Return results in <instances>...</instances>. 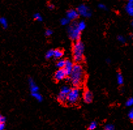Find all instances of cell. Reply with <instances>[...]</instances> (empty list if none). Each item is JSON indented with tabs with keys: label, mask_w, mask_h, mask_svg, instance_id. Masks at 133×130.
Listing matches in <instances>:
<instances>
[{
	"label": "cell",
	"mask_w": 133,
	"mask_h": 130,
	"mask_svg": "<svg viewBox=\"0 0 133 130\" xmlns=\"http://www.w3.org/2000/svg\"><path fill=\"white\" fill-rule=\"evenodd\" d=\"M106 61H107V62L108 63V64H110V63L111 62V60H110L109 58H108V59H107V60H106Z\"/></svg>",
	"instance_id": "obj_32"
},
{
	"label": "cell",
	"mask_w": 133,
	"mask_h": 130,
	"mask_svg": "<svg viewBox=\"0 0 133 130\" xmlns=\"http://www.w3.org/2000/svg\"><path fill=\"white\" fill-rule=\"evenodd\" d=\"M85 47L82 41H76L72 48L73 59L76 64H80L84 60V54Z\"/></svg>",
	"instance_id": "obj_2"
},
{
	"label": "cell",
	"mask_w": 133,
	"mask_h": 130,
	"mask_svg": "<svg viewBox=\"0 0 133 130\" xmlns=\"http://www.w3.org/2000/svg\"><path fill=\"white\" fill-rule=\"evenodd\" d=\"M6 118L4 116L0 114V123H5Z\"/></svg>",
	"instance_id": "obj_28"
},
{
	"label": "cell",
	"mask_w": 133,
	"mask_h": 130,
	"mask_svg": "<svg viewBox=\"0 0 133 130\" xmlns=\"http://www.w3.org/2000/svg\"><path fill=\"white\" fill-rule=\"evenodd\" d=\"M132 105H133V98L131 97L127 100L126 103H125V105H126L127 107H131L132 106Z\"/></svg>",
	"instance_id": "obj_24"
},
{
	"label": "cell",
	"mask_w": 133,
	"mask_h": 130,
	"mask_svg": "<svg viewBox=\"0 0 133 130\" xmlns=\"http://www.w3.org/2000/svg\"><path fill=\"white\" fill-rule=\"evenodd\" d=\"M117 40H118L121 43H122V44H125V42H126V39H125V37H124V36L121 35L117 36Z\"/></svg>",
	"instance_id": "obj_25"
},
{
	"label": "cell",
	"mask_w": 133,
	"mask_h": 130,
	"mask_svg": "<svg viewBox=\"0 0 133 130\" xmlns=\"http://www.w3.org/2000/svg\"><path fill=\"white\" fill-rule=\"evenodd\" d=\"M125 10H126L127 13L129 14L130 16H132L133 15V2H128L127 4L126 7H125Z\"/></svg>",
	"instance_id": "obj_12"
},
{
	"label": "cell",
	"mask_w": 133,
	"mask_h": 130,
	"mask_svg": "<svg viewBox=\"0 0 133 130\" xmlns=\"http://www.w3.org/2000/svg\"><path fill=\"white\" fill-rule=\"evenodd\" d=\"M79 15L77 11L75 9H70L66 13V18L71 20H75L78 18Z\"/></svg>",
	"instance_id": "obj_9"
},
{
	"label": "cell",
	"mask_w": 133,
	"mask_h": 130,
	"mask_svg": "<svg viewBox=\"0 0 133 130\" xmlns=\"http://www.w3.org/2000/svg\"><path fill=\"white\" fill-rule=\"evenodd\" d=\"M5 128V123H0V130H4Z\"/></svg>",
	"instance_id": "obj_30"
},
{
	"label": "cell",
	"mask_w": 133,
	"mask_h": 130,
	"mask_svg": "<svg viewBox=\"0 0 133 130\" xmlns=\"http://www.w3.org/2000/svg\"><path fill=\"white\" fill-rule=\"evenodd\" d=\"M65 60L61 59V60H59L57 62V64H56V66H57V67L59 68V69H63L64 66H65Z\"/></svg>",
	"instance_id": "obj_18"
},
{
	"label": "cell",
	"mask_w": 133,
	"mask_h": 130,
	"mask_svg": "<svg viewBox=\"0 0 133 130\" xmlns=\"http://www.w3.org/2000/svg\"><path fill=\"white\" fill-rule=\"evenodd\" d=\"M128 2H133V0H128Z\"/></svg>",
	"instance_id": "obj_33"
},
{
	"label": "cell",
	"mask_w": 133,
	"mask_h": 130,
	"mask_svg": "<svg viewBox=\"0 0 133 130\" xmlns=\"http://www.w3.org/2000/svg\"><path fill=\"white\" fill-rule=\"evenodd\" d=\"M33 17H34V18H35V20H37V21H39V22L43 21V17H42L40 13H35V15H33Z\"/></svg>",
	"instance_id": "obj_22"
},
{
	"label": "cell",
	"mask_w": 133,
	"mask_h": 130,
	"mask_svg": "<svg viewBox=\"0 0 133 130\" xmlns=\"http://www.w3.org/2000/svg\"><path fill=\"white\" fill-rule=\"evenodd\" d=\"M98 8L101 9L102 10H104V11H107V7L104 4H99L98 5Z\"/></svg>",
	"instance_id": "obj_29"
},
{
	"label": "cell",
	"mask_w": 133,
	"mask_h": 130,
	"mask_svg": "<svg viewBox=\"0 0 133 130\" xmlns=\"http://www.w3.org/2000/svg\"><path fill=\"white\" fill-rule=\"evenodd\" d=\"M77 12L79 15H81L83 17L89 18L91 16L92 13L89 7L86 6L85 5H80L77 9Z\"/></svg>",
	"instance_id": "obj_6"
},
{
	"label": "cell",
	"mask_w": 133,
	"mask_h": 130,
	"mask_svg": "<svg viewBox=\"0 0 133 130\" xmlns=\"http://www.w3.org/2000/svg\"><path fill=\"white\" fill-rule=\"evenodd\" d=\"M54 5L53 4H49L48 5V9L50 10H53L54 9Z\"/></svg>",
	"instance_id": "obj_31"
},
{
	"label": "cell",
	"mask_w": 133,
	"mask_h": 130,
	"mask_svg": "<svg viewBox=\"0 0 133 130\" xmlns=\"http://www.w3.org/2000/svg\"><path fill=\"white\" fill-rule=\"evenodd\" d=\"M0 24L2 26L3 28L6 29L8 27V22L5 17L0 18Z\"/></svg>",
	"instance_id": "obj_17"
},
{
	"label": "cell",
	"mask_w": 133,
	"mask_h": 130,
	"mask_svg": "<svg viewBox=\"0 0 133 130\" xmlns=\"http://www.w3.org/2000/svg\"><path fill=\"white\" fill-rule=\"evenodd\" d=\"M83 99L84 102L86 103H90L93 101V94L89 90H85L83 94Z\"/></svg>",
	"instance_id": "obj_10"
},
{
	"label": "cell",
	"mask_w": 133,
	"mask_h": 130,
	"mask_svg": "<svg viewBox=\"0 0 133 130\" xmlns=\"http://www.w3.org/2000/svg\"><path fill=\"white\" fill-rule=\"evenodd\" d=\"M116 79H117V82L119 85H122L124 83V78L123 77L122 74L121 73H117L116 75Z\"/></svg>",
	"instance_id": "obj_14"
},
{
	"label": "cell",
	"mask_w": 133,
	"mask_h": 130,
	"mask_svg": "<svg viewBox=\"0 0 133 130\" xmlns=\"http://www.w3.org/2000/svg\"><path fill=\"white\" fill-rule=\"evenodd\" d=\"M52 34H53V31H52V29H48L46 30V32H45L46 36H47V37H50V36L52 35Z\"/></svg>",
	"instance_id": "obj_26"
},
{
	"label": "cell",
	"mask_w": 133,
	"mask_h": 130,
	"mask_svg": "<svg viewBox=\"0 0 133 130\" xmlns=\"http://www.w3.org/2000/svg\"><path fill=\"white\" fill-rule=\"evenodd\" d=\"M67 77L66 73L63 69H59L54 74V78L56 81H60L63 80Z\"/></svg>",
	"instance_id": "obj_8"
},
{
	"label": "cell",
	"mask_w": 133,
	"mask_h": 130,
	"mask_svg": "<svg viewBox=\"0 0 133 130\" xmlns=\"http://www.w3.org/2000/svg\"><path fill=\"white\" fill-rule=\"evenodd\" d=\"M77 26L78 28L79 29V30H80V32H82V31H84V29H85V28H86V24H85V22L82 20V21L79 22H77Z\"/></svg>",
	"instance_id": "obj_16"
},
{
	"label": "cell",
	"mask_w": 133,
	"mask_h": 130,
	"mask_svg": "<svg viewBox=\"0 0 133 130\" xmlns=\"http://www.w3.org/2000/svg\"><path fill=\"white\" fill-rule=\"evenodd\" d=\"M128 117L130 120H132L133 119V109H130V111L128 113Z\"/></svg>",
	"instance_id": "obj_27"
},
{
	"label": "cell",
	"mask_w": 133,
	"mask_h": 130,
	"mask_svg": "<svg viewBox=\"0 0 133 130\" xmlns=\"http://www.w3.org/2000/svg\"><path fill=\"white\" fill-rule=\"evenodd\" d=\"M70 20H69L68 18H63L61 19L60 20V23H61V25L63 26H66L67 24H69Z\"/></svg>",
	"instance_id": "obj_21"
},
{
	"label": "cell",
	"mask_w": 133,
	"mask_h": 130,
	"mask_svg": "<svg viewBox=\"0 0 133 130\" xmlns=\"http://www.w3.org/2000/svg\"><path fill=\"white\" fill-rule=\"evenodd\" d=\"M97 127V122L96 121H93L89 123L88 126V129L89 130H95Z\"/></svg>",
	"instance_id": "obj_19"
},
{
	"label": "cell",
	"mask_w": 133,
	"mask_h": 130,
	"mask_svg": "<svg viewBox=\"0 0 133 130\" xmlns=\"http://www.w3.org/2000/svg\"><path fill=\"white\" fill-rule=\"evenodd\" d=\"M80 90L78 88H71V90L69 92L66 96V103L69 105H75L78 102L80 99Z\"/></svg>",
	"instance_id": "obj_3"
},
{
	"label": "cell",
	"mask_w": 133,
	"mask_h": 130,
	"mask_svg": "<svg viewBox=\"0 0 133 130\" xmlns=\"http://www.w3.org/2000/svg\"><path fill=\"white\" fill-rule=\"evenodd\" d=\"M70 90H71V88H69V86H63L62 88H61V90H60L59 93L57 95V100H58L60 103H66V96L68 95Z\"/></svg>",
	"instance_id": "obj_5"
},
{
	"label": "cell",
	"mask_w": 133,
	"mask_h": 130,
	"mask_svg": "<svg viewBox=\"0 0 133 130\" xmlns=\"http://www.w3.org/2000/svg\"><path fill=\"white\" fill-rule=\"evenodd\" d=\"M28 82H29V89H30L31 93H35V92H39V87L35 81H33V78H29L28 80Z\"/></svg>",
	"instance_id": "obj_11"
},
{
	"label": "cell",
	"mask_w": 133,
	"mask_h": 130,
	"mask_svg": "<svg viewBox=\"0 0 133 130\" xmlns=\"http://www.w3.org/2000/svg\"><path fill=\"white\" fill-rule=\"evenodd\" d=\"M104 130H115V127L112 123H107L104 126Z\"/></svg>",
	"instance_id": "obj_23"
},
{
	"label": "cell",
	"mask_w": 133,
	"mask_h": 130,
	"mask_svg": "<svg viewBox=\"0 0 133 130\" xmlns=\"http://www.w3.org/2000/svg\"><path fill=\"white\" fill-rule=\"evenodd\" d=\"M69 77L71 83L75 87L78 88L80 86L84 79V71L82 66L80 64L74 65L73 69Z\"/></svg>",
	"instance_id": "obj_1"
},
{
	"label": "cell",
	"mask_w": 133,
	"mask_h": 130,
	"mask_svg": "<svg viewBox=\"0 0 133 130\" xmlns=\"http://www.w3.org/2000/svg\"><path fill=\"white\" fill-rule=\"evenodd\" d=\"M31 96H33V97H34L35 100H37L39 102H41V101H43V96H42V95L41 94L39 93V92H35V93H32Z\"/></svg>",
	"instance_id": "obj_15"
},
{
	"label": "cell",
	"mask_w": 133,
	"mask_h": 130,
	"mask_svg": "<svg viewBox=\"0 0 133 130\" xmlns=\"http://www.w3.org/2000/svg\"><path fill=\"white\" fill-rule=\"evenodd\" d=\"M67 32H68L69 37L72 41H79L80 38V35H81V32L78 28L76 22L74 21L71 23V25L69 26Z\"/></svg>",
	"instance_id": "obj_4"
},
{
	"label": "cell",
	"mask_w": 133,
	"mask_h": 130,
	"mask_svg": "<svg viewBox=\"0 0 133 130\" xmlns=\"http://www.w3.org/2000/svg\"><path fill=\"white\" fill-rule=\"evenodd\" d=\"M63 56V52L60 49L54 50V57L56 59L61 58Z\"/></svg>",
	"instance_id": "obj_13"
},
{
	"label": "cell",
	"mask_w": 133,
	"mask_h": 130,
	"mask_svg": "<svg viewBox=\"0 0 133 130\" xmlns=\"http://www.w3.org/2000/svg\"><path fill=\"white\" fill-rule=\"evenodd\" d=\"M73 67L74 64L72 61H71L70 60H65V66H64L63 69L65 71V73H66V75L69 76L70 75H71V72H72V69H73Z\"/></svg>",
	"instance_id": "obj_7"
},
{
	"label": "cell",
	"mask_w": 133,
	"mask_h": 130,
	"mask_svg": "<svg viewBox=\"0 0 133 130\" xmlns=\"http://www.w3.org/2000/svg\"><path fill=\"white\" fill-rule=\"evenodd\" d=\"M45 57L46 59H50L51 58L54 57V50L50 49L46 53Z\"/></svg>",
	"instance_id": "obj_20"
}]
</instances>
